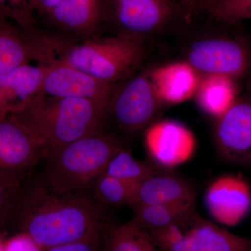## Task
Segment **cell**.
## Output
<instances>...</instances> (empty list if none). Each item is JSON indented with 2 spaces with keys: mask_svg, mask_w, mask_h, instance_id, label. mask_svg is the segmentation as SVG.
<instances>
[{
  "mask_svg": "<svg viewBox=\"0 0 251 251\" xmlns=\"http://www.w3.org/2000/svg\"><path fill=\"white\" fill-rule=\"evenodd\" d=\"M102 250L100 235L93 236L77 239L51 248L49 251H95Z\"/></svg>",
  "mask_w": 251,
  "mask_h": 251,
  "instance_id": "obj_27",
  "label": "cell"
},
{
  "mask_svg": "<svg viewBox=\"0 0 251 251\" xmlns=\"http://www.w3.org/2000/svg\"><path fill=\"white\" fill-rule=\"evenodd\" d=\"M190 13L193 11H207V9L219 0H181Z\"/></svg>",
  "mask_w": 251,
  "mask_h": 251,
  "instance_id": "obj_29",
  "label": "cell"
},
{
  "mask_svg": "<svg viewBox=\"0 0 251 251\" xmlns=\"http://www.w3.org/2000/svg\"><path fill=\"white\" fill-rule=\"evenodd\" d=\"M39 64H61L115 85L138 72L145 54V38L115 34L72 39L35 25L27 31Z\"/></svg>",
  "mask_w": 251,
  "mask_h": 251,
  "instance_id": "obj_2",
  "label": "cell"
},
{
  "mask_svg": "<svg viewBox=\"0 0 251 251\" xmlns=\"http://www.w3.org/2000/svg\"><path fill=\"white\" fill-rule=\"evenodd\" d=\"M216 140L225 159L236 164H249L251 159V105L234 102L219 117Z\"/></svg>",
  "mask_w": 251,
  "mask_h": 251,
  "instance_id": "obj_14",
  "label": "cell"
},
{
  "mask_svg": "<svg viewBox=\"0 0 251 251\" xmlns=\"http://www.w3.org/2000/svg\"><path fill=\"white\" fill-rule=\"evenodd\" d=\"M160 104L149 75L135 73L114 85L107 115L124 134L133 135L153 121Z\"/></svg>",
  "mask_w": 251,
  "mask_h": 251,
  "instance_id": "obj_7",
  "label": "cell"
},
{
  "mask_svg": "<svg viewBox=\"0 0 251 251\" xmlns=\"http://www.w3.org/2000/svg\"><path fill=\"white\" fill-rule=\"evenodd\" d=\"M232 79L221 75H204L200 79L195 95L206 113L219 118L233 105L237 89Z\"/></svg>",
  "mask_w": 251,
  "mask_h": 251,
  "instance_id": "obj_19",
  "label": "cell"
},
{
  "mask_svg": "<svg viewBox=\"0 0 251 251\" xmlns=\"http://www.w3.org/2000/svg\"><path fill=\"white\" fill-rule=\"evenodd\" d=\"M196 192L186 180L159 171L144 180L130 200V209L145 204H196Z\"/></svg>",
  "mask_w": 251,
  "mask_h": 251,
  "instance_id": "obj_15",
  "label": "cell"
},
{
  "mask_svg": "<svg viewBox=\"0 0 251 251\" xmlns=\"http://www.w3.org/2000/svg\"><path fill=\"white\" fill-rule=\"evenodd\" d=\"M49 149L11 115L0 116V170L25 177Z\"/></svg>",
  "mask_w": 251,
  "mask_h": 251,
  "instance_id": "obj_9",
  "label": "cell"
},
{
  "mask_svg": "<svg viewBox=\"0 0 251 251\" xmlns=\"http://www.w3.org/2000/svg\"><path fill=\"white\" fill-rule=\"evenodd\" d=\"M25 177L0 170V235L3 237L11 233L15 207Z\"/></svg>",
  "mask_w": 251,
  "mask_h": 251,
  "instance_id": "obj_24",
  "label": "cell"
},
{
  "mask_svg": "<svg viewBox=\"0 0 251 251\" xmlns=\"http://www.w3.org/2000/svg\"><path fill=\"white\" fill-rule=\"evenodd\" d=\"M39 93L59 97L87 99L108 106L114 85L74 68L61 64L44 65Z\"/></svg>",
  "mask_w": 251,
  "mask_h": 251,
  "instance_id": "obj_12",
  "label": "cell"
},
{
  "mask_svg": "<svg viewBox=\"0 0 251 251\" xmlns=\"http://www.w3.org/2000/svg\"><path fill=\"white\" fill-rule=\"evenodd\" d=\"M59 0H34L35 17H40L57 4Z\"/></svg>",
  "mask_w": 251,
  "mask_h": 251,
  "instance_id": "obj_30",
  "label": "cell"
},
{
  "mask_svg": "<svg viewBox=\"0 0 251 251\" xmlns=\"http://www.w3.org/2000/svg\"><path fill=\"white\" fill-rule=\"evenodd\" d=\"M123 148L118 137L105 130L86 135L62 148L48 150L41 175L58 189L89 192L110 158Z\"/></svg>",
  "mask_w": 251,
  "mask_h": 251,
  "instance_id": "obj_4",
  "label": "cell"
},
{
  "mask_svg": "<svg viewBox=\"0 0 251 251\" xmlns=\"http://www.w3.org/2000/svg\"><path fill=\"white\" fill-rule=\"evenodd\" d=\"M4 237L3 236L0 235V251H4Z\"/></svg>",
  "mask_w": 251,
  "mask_h": 251,
  "instance_id": "obj_31",
  "label": "cell"
},
{
  "mask_svg": "<svg viewBox=\"0 0 251 251\" xmlns=\"http://www.w3.org/2000/svg\"><path fill=\"white\" fill-rule=\"evenodd\" d=\"M102 250L106 251H158L151 237L130 220L126 224L107 223L100 232Z\"/></svg>",
  "mask_w": 251,
  "mask_h": 251,
  "instance_id": "obj_20",
  "label": "cell"
},
{
  "mask_svg": "<svg viewBox=\"0 0 251 251\" xmlns=\"http://www.w3.org/2000/svg\"><path fill=\"white\" fill-rule=\"evenodd\" d=\"M204 202L213 219L220 224L233 227L245 219L250 211V186L241 176H221L206 189Z\"/></svg>",
  "mask_w": 251,
  "mask_h": 251,
  "instance_id": "obj_13",
  "label": "cell"
},
{
  "mask_svg": "<svg viewBox=\"0 0 251 251\" xmlns=\"http://www.w3.org/2000/svg\"><path fill=\"white\" fill-rule=\"evenodd\" d=\"M39 60V52L25 31L0 14V74Z\"/></svg>",
  "mask_w": 251,
  "mask_h": 251,
  "instance_id": "obj_18",
  "label": "cell"
},
{
  "mask_svg": "<svg viewBox=\"0 0 251 251\" xmlns=\"http://www.w3.org/2000/svg\"><path fill=\"white\" fill-rule=\"evenodd\" d=\"M145 146L157 164L174 168L191 159L196 150V140L186 126L173 120H163L147 129Z\"/></svg>",
  "mask_w": 251,
  "mask_h": 251,
  "instance_id": "obj_11",
  "label": "cell"
},
{
  "mask_svg": "<svg viewBox=\"0 0 251 251\" xmlns=\"http://www.w3.org/2000/svg\"><path fill=\"white\" fill-rule=\"evenodd\" d=\"M158 250L168 251H248L251 242L230 233L207 220L196 209L163 228L148 233Z\"/></svg>",
  "mask_w": 251,
  "mask_h": 251,
  "instance_id": "obj_5",
  "label": "cell"
},
{
  "mask_svg": "<svg viewBox=\"0 0 251 251\" xmlns=\"http://www.w3.org/2000/svg\"><path fill=\"white\" fill-rule=\"evenodd\" d=\"M112 33L145 36L161 32L190 14L181 0H104Z\"/></svg>",
  "mask_w": 251,
  "mask_h": 251,
  "instance_id": "obj_6",
  "label": "cell"
},
{
  "mask_svg": "<svg viewBox=\"0 0 251 251\" xmlns=\"http://www.w3.org/2000/svg\"><path fill=\"white\" fill-rule=\"evenodd\" d=\"M131 219L146 233L166 227L176 222L190 211L195 205L187 204H145L133 206Z\"/></svg>",
  "mask_w": 251,
  "mask_h": 251,
  "instance_id": "obj_21",
  "label": "cell"
},
{
  "mask_svg": "<svg viewBox=\"0 0 251 251\" xmlns=\"http://www.w3.org/2000/svg\"><path fill=\"white\" fill-rule=\"evenodd\" d=\"M10 115L49 150L62 148L86 135L105 130L108 120L106 107L94 100L39 92Z\"/></svg>",
  "mask_w": 251,
  "mask_h": 251,
  "instance_id": "obj_3",
  "label": "cell"
},
{
  "mask_svg": "<svg viewBox=\"0 0 251 251\" xmlns=\"http://www.w3.org/2000/svg\"><path fill=\"white\" fill-rule=\"evenodd\" d=\"M206 12L219 22L237 25L251 18V0H219Z\"/></svg>",
  "mask_w": 251,
  "mask_h": 251,
  "instance_id": "obj_25",
  "label": "cell"
},
{
  "mask_svg": "<svg viewBox=\"0 0 251 251\" xmlns=\"http://www.w3.org/2000/svg\"><path fill=\"white\" fill-rule=\"evenodd\" d=\"M41 251L39 246L27 234L15 233L5 238L4 251Z\"/></svg>",
  "mask_w": 251,
  "mask_h": 251,
  "instance_id": "obj_28",
  "label": "cell"
},
{
  "mask_svg": "<svg viewBox=\"0 0 251 251\" xmlns=\"http://www.w3.org/2000/svg\"><path fill=\"white\" fill-rule=\"evenodd\" d=\"M89 192L54 187L42 175L26 176L16 202L11 233L27 234L41 251L100 235L112 221Z\"/></svg>",
  "mask_w": 251,
  "mask_h": 251,
  "instance_id": "obj_1",
  "label": "cell"
},
{
  "mask_svg": "<svg viewBox=\"0 0 251 251\" xmlns=\"http://www.w3.org/2000/svg\"><path fill=\"white\" fill-rule=\"evenodd\" d=\"M0 14L23 29L36 23L34 0H0Z\"/></svg>",
  "mask_w": 251,
  "mask_h": 251,
  "instance_id": "obj_26",
  "label": "cell"
},
{
  "mask_svg": "<svg viewBox=\"0 0 251 251\" xmlns=\"http://www.w3.org/2000/svg\"><path fill=\"white\" fill-rule=\"evenodd\" d=\"M36 23L48 30L74 39L102 34L107 27L104 0H59Z\"/></svg>",
  "mask_w": 251,
  "mask_h": 251,
  "instance_id": "obj_8",
  "label": "cell"
},
{
  "mask_svg": "<svg viewBox=\"0 0 251 251\" xmlns=\"http://www.w3.org/2000/svg\"><path fill=\"white\" fill-rule=\"evenodd\" d=\"M137 187L104 173L94 179L89 193L99 204L112 207L128 205Z\"/></svg>",
  "mask_w": 251,
  "mask_h": 251,
  "instance_id": "obj_23",
  "label": "cell"
},
{
  "mask_svg": "<svg viewBox=\"0 0 251 251\" xmlns=\"http://www.w3.org/2000/svg\"><path fill=\"white\" fill-rule=\"evenodd\" d=\"M188 64L204 75L240 77L249 67V54L237 41L213 38L193 43L188 53Z\"/></svg>",
  "mask_w": 251,
  "mask_h": 251,
  "instance_id": "obj_10",
  "label": "cell"
},
{
  "mask_svg": "<svg viewBox=\"0 0 251 251\" xmlns=\"http://www.w3.org/2000/svg\"><path fill=\"white\" fill-rule=\"evenodd\" d=\"M160 103L175 105L195 95L200 77L188 62H175L160 67L149 74Z\"/></svg>",
  "mask_w": 251,
  "mask_h": 251,
  "instance_id": "obj_16",
  "label": "cell"
},
{
  "mask_svg": "<svg viewBox=\"0 0 251 251\" xmlns=\"http://www.w3.org/2000/svg\"><path fill=\"white\" fill-rule=\"evenodd\" d=\"M158 171L156 167L135 159L123 148L110 158L102 173L138 188L144 180Z\"/></svg>",
  "mask_w": 251,
  "mask_h": 251,
  "instance_id": "obj_22",
  "label": "cell"
},
{
  "mask_svg": "<svg viewBox=\"0 0 251 251\" xmlns=\"http://www.w3.org/2000/svg\"><path fill=\"white\" fill-rule=\"evenodd\" d=\"M46 67L28 64L0 74V116L22 108L40 88Z\"/></svg>",
  "mask_w": 251,
  "mask_h": 251,
  "instance_id": "obj_17",
  "label": "cell"
}]
</instances>
